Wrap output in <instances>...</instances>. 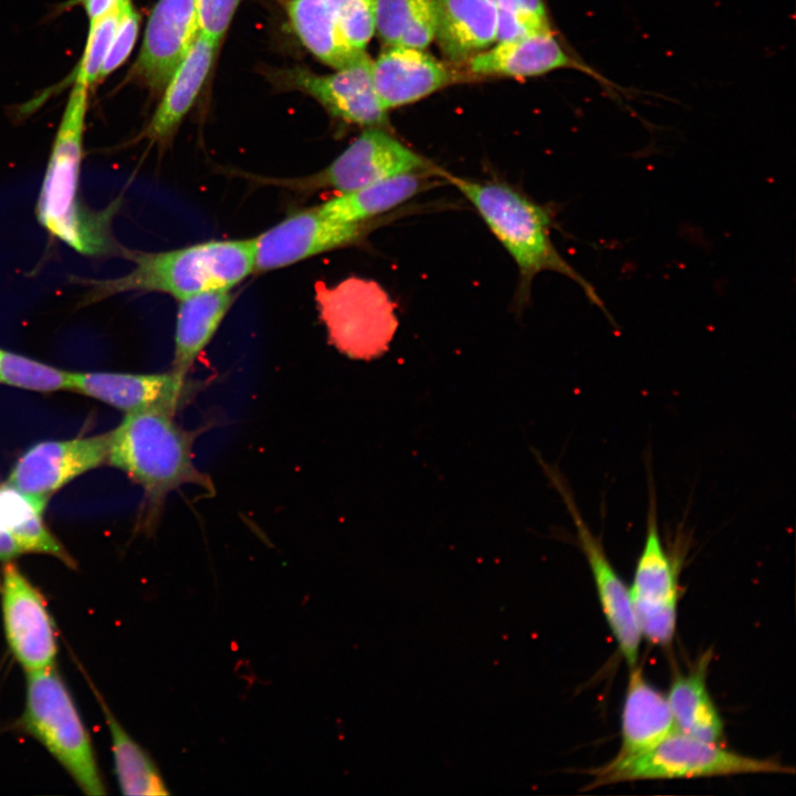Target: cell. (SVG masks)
<instances>
[{
  "instance_id": "6da1fadb",
  "label": "cell",
  "mask_w": 796,
  "mask_h": 796,
  "mask_svg": "<svg viewBox=\"0 0 796 796\" xmlns=\"http://www.w3.org/2000/svg\"><path fill=\"white\" fill-rule=\"evenodd\" d=\"M200 432L182 428L175 415L160 409L125 412L111 431L106 463L125 472L144 491L142 531L157 525L168 494L180 486L197 485L213 494L210 476L193 462Z\"/></svg>"
},
{
  "instance_id": "7a4b0ae2",
  "label": "cell",
  "mask_w": 796,
  "mask_h": 796,
  "mask_svg": "<svg viewBox=\"0 0 796 796\" xmlns=\"http://www.w3.org/2000/svg\"><path fill=\"white\" fill-rule=\"evenodd\" d=\"M134 269L126 275L92 280L72 277L88 290L81 305L126 292H157L177 301L193 294L232 289L254 273V239L208 240L160 252L124 249Z\"/></svg>"
},
{
  "instance_id": "3957f363",
  "label": "cell",
  "mask_w": 796,
  "mask_h": 796,
  "mask_svg": "<svg viewBox=\"0 0 796 796\" xmlns=\"http://www.w3.org/2000/svg\"><path fill=\"white\" fill-rule=\"evenodd\" d=\"M439 177L453 186L476 210L486 227L513 259L520 274V298L542 272H557L582 287L589 301L607 313L594 286L558 252L551 238L549 209L500 181H481L442 169Z\"/></svg>"
},
{
  "instance_id": "277c9868",
  "label": "cell",
  "mask_w": 796,
  "mask_h": 796,
  "mask_svg": "<svg viewBox=\"0 0 796 796\" xmlns=\"http://www.w3.org/2000/svg\"><path fill=\"white\" fill-rule=\"evenodd\" d=\"M88 86L74 84L56 132L40 191L36 217L55 238L80 253L96 255L114 250L109 222L118 201L102 212L87 213L77 199Z\"/></svg>"
},
{
  "instance_id": "5b68a950",
  "label": "cell",
  "mask_w": 796,
  "mask_h": 796,
  "mask_svg": "<svg viewBox=\"0 0 796 796\" xmlns=\"http://www.w3.org/2000/svg\"><path fill=\"white\" fill-rule=\"evenodd\" d=\"M19 726L38 740L87 795H105L87 732L54 664L27 675L25 708Z\"/></svg>"
},
{
  "instance_id": "8992f818",
  "label": "cell",
  "mask_w": 796,
  "mask_h": 796,
  "mask_svg": "<svg viewBox=\"0 0 796 796\" xmlns=\"http://www.w3.org/2000/svg\"><path fill=\"white\" fill-rule=\"evenodd\" d=\"M793 767L760 760L674 731L633 756L615 757L590 771L589 789L627 781L693 778L737 774H788Z\"/></svg>"
},
{
  "instance_id": "52a82bcc",
  "label": "cell",
  "mask_w": 796,
  "mask_h": 796,
  "mask_svg": "<svg viewBox=\"0 0 796 796\" xmlns=\"http://www.w3.org/2000/svg\"><path fill=\"white\" fill-rule=\"evenodd\" d=\"M441 170V167L399 142L384 128L371 127L365 128L334 160L314 174L292 178H250L255 182L300 193L333 190L338 195L396 175L430 172L439 177Z\"/></svg>"
},
{
  "instance_id": "ba28073f",
  "label": "cell",
  "mask_w": 796,
  "mask_h": 796,
  "mask_svg": "<svg viewBox=\"0 0 796 796\" xmlns=\"http://www.w3.org/2000/svg\"><path fill=\"white\" fill-rule=\"evenodd\" d=\"M387 219L344 222L316 207L291 213L254 239V272H269L362 242Z\"/></svg>"
},
{
  "instance_id": "9c48e42d",
  "label": "cell",
  "mask_w": 796,
  "mask_h": 796,
  "mask_svg": "<svg viewBox=\"0 0 796 796\" xmlns=\"http://www.w3.org/2000/svg\"><path fill=\"white\" fill-rule=\"evenodd\" d=\"M658 522L656 496L650 492L646 537L630 597L641 636L654 645L668 646L677 624L679 565L663 544Z\"/></svg>"
},
{
  "instance_id": "30bf717a",
  "label": "cell",
  "mask_w": 796,
  "mask_h": 796,
  "mask_svg": "<svg viewBox=\"0 0 796 796\" xmlns=\"http://www.w3.org/2000/svg\"><path fill=\"white\" fill-rule=\"evenodd\" d=\"M534 453L569 512L576 527L578 545L591 570L608 626L621 654L629 666L633 668L638 659L642 636L631 603L630 589L611 565L601 540L591 532L583 519L564 475L556 467L545 462L536 451Z\"/></svg>"
},
{
  "instance_id": "8fae6325",
  "label": "cell",
  "mask_w": 796,
  "mask_h": 796,
  "mask_svg": "<svg viewBox=\"0 0 796 796\" xmlns=\"http://www.w3.org/2000/svg\"><path fill=\"white\" fill-rule=\"evenodd\" d=\"M373 61L364 53L350 65L321 75L302 66L273 73L282 88L303 92L315 98L329 115L365 128H388L387 111L380 104L373 81Z\"/></svg>"
},
{
  "instance_id": "7c38bea8",
  "label": "cell",
  "mask_w": 796,
  "mask_h": 796,
  "mask_svg": "<svg viewBox=\"0 0 796 796\" xmlns=\"http://www.w3.org/2000/svg\"><path fill=\"white\" fill-rule=\"evenodd\" d=\"M1 608L6 638L17 661L27 672L54 664L56 629L40 591L13 563H4Z\"/></svg>"
},
{
  "instance_id": "4fadbf2b",
  "label": "cell",
  "mask_w": 796,
  "mask_h": 796,
  "mask_svg": "<svg viewBox=\"0 0 796 796\" xmlns=\"http://www.w3.org/2000/svg\"><path fill=\"white\" fill-rule=\"evenodd\" d=\"M206 387L202 380L172 370L157 374L69 371V390L101 400L124 412L160 409L175 415Z\"/></svg>"
},
{
  "instance_id": "5bb4252c",
  "label": "cell",
  "mask_w": 796,
  "mask_h": 796,
  "mask_svg": "<svg viewBox=\"0 0 796 796\" xmlns=\"http://www.w3.org/2000/svg\"><path fill=\"white\" fill-rule=\"evenodd\" d=\"M200 32L196 0H159L126 80L163 93Z\"/></svg>"
},
{
  "instance_id": "9a60e30c",
  "label": "cell",
  "mask_w": 796,
  "mask_h": 796,
  "mask_svg": "<svg viewBox=\"0 0 796 796\" xmlns=\"http://www.w3.org/2000/svg\"><path fill=\"white\" fill-rule=\"evenodd\" d=\"M111 432L61 441H42L15 462L6 483L48 503L76 476L107 462Z\"/></svg>"
},
{
  "instance_id": "2e32d148",
  "label": "cell",
  "mask_w": 796,
  "mask_h": 796,
  "mask_svg": "<svg viewBox=\"0 0 796 796\" xmlns=\"http://www.w3.org/2000/svg\"><path fill=\"white\" fill-rule=\"evenodd\" d=\"M559 69L583 72L611 94L622 91L594 67L568 53L553 30L498 42L492 49L470 59L471 72L480 75L524 77L542 75Z\"/></svg>"
},
{
  "instance_id": "e0dca14e",
  "label": "cell",
  "mask_w": 796,
  "mask_h": 796,
  "mask_svg": "<svg viewBox=\"0 0 796 796\" xmlns=\"http://www.w3.org/2000/svg\"><path fill=\"white\" fill-rule=\"evenodd\" d=\"M371 72L386 111L423 98L450 81L448 70L434 56L406 46H387L373 61Z\"/></svg>"
},
{
  "instance_id": "ac0fdd59",
  "label": "cell",
  "mask_w": 796,
  "mask_h": 796,
  "mask_svg": "<svg viewBox=\"0 0 796 796\" xmlns=\"http://www.w3.org/2000/svg\"><path fill=\"white\" fill-rule=\"evenodd\" d=\"M218 44L199 32L163 91L159 105L142 134L143 138L163 144L174 136L209 74Z\"/></svg>"
},
{
  "instance_id": "d6986e66",
  "label": "cell",
  "mask_w": 796,
  "mask_h": 796,
  "mask_svg": "<svg viewBox=\"0 0 796 796\" xmlns=\"http://www.w3.org/2000/svg\"><path fill=\"white\" fill-rule=\"evenodd\" d=\"M677 731L667 700L633 669L629 675L621 713V746L616 757L642 753Z\"/></svg>"
},
{
  "instance_id": "ffe728a7",
  "label": "cell",
  "mask_w": 796,
  "mask_h": 796,
  "mask_svg": "<svg viewBox=\"0 0 796 796\" xmlns=\"http://www.w3.org/2000/svg\"><path fill=\"white\" fill-rule=\"evenodd\" d=\"M498 14L489 0H437L434 38L452 61L471 59L496 41Z\"/></svg>"
},
{
  "instance_id": "44dd1931",
  "label": "cell",
  "mask_w": 796,
  "mask_h": 796,
  "mask_svg": "<svg viewBox=\"0 0 796 796\" xmlns=\"http://www.w3.org/2000/svg\"><path fill=\"white\" fill-rule=\"evenodd\" d=\"M437 179L440 178L430 172L396 175L350 192L338 193L315 207L321 213L338 221L365 222L409 201L434 186Z\"/></svg>"
},
{
  "instance_id": "7402d4cb",
  "label": "cell",
  "mask_w": 796,
  "mask_h": 796,
  "mask_svg": "<svg viewBox=\"0 0 796 796\" xmlns=\"http://www.w3.org/2000/svg\"><path fill=\"white\" fill-rule=\"evenodd\" d=\"M232 289L200 292L178 301L171 370L188 376L234 302Z\"/></svg>"
},
{
  "instance_id": "603a6c76",
  "label": "cell",
  "mask_w": 796,
  "mask_h": 796,
  "mask_svg": "<svg viewBox=\"0 0 796 796\" xmlns=\"http://www.w3.org/2000/svg\"><path fill=\"white\" fill-rule=\"evenodd\" d=\"M283 6L296 36L324 64L339 70L365 53L344 38L331 0H284Z\"/></svg>"
},
{
  "instance_id": "cb8c5ba5",
  "label": "cell",
  "mask_w": 796,
  "mask_h": 796,
  "mask_svg": "<svg viewBox=\"0 0 796 796\" xmlns=\"http://www.w3.org/2000/svg\"><path fill=\"white\" fill-rule=\"evenodd\" d=\"M710 654H704L696 667L678 675L667 700L677 731L698 740L721 745L724 723L706 687Z\"/></svg>"
},
{
  "instance_id": "d4e9b609",
  "label": "cell",
  "mask_w": 796,
  "mask_h": 796,
  "mask_svg": "<svg viewBox=\"0 0 796 796\" xmlns=\"http://www.w3.org/2000/svg\"><path fill=\"white\" fill-rule=\"evenodd\" d=\"M45 502L33 500L8 483L0 485V523L21 553H42L74 568L75 562L43 522Z\"/></svg>"
},
{
  "instance_id": "484cf974",
  "label": "cell",
  "mask_w": 796,
  "mask_h": 796,
  "mask_svg": "<svg viewBox=\"0 0 796 796\" xmlns=\"http://www.w3.org/2000/svg\"><path fill=\"white\" fill-rule=\"evenodd\" d=\"M108 726L115 773L125 795H167L169 790L150 755L135 742L92 685Z\"/></svg>"
},
{
  "instance_id": "4316f807",
  "label": "cell",
  "mask_w": 796,
  "mask_h": 796,
  "mask_svg": "<svg viewBox=\"0 0 796 796\" xmlns=\"http://www.w3.org/2000/svg\"><path fill=\"white\" fill-rule=\"evenodd\" d=\"M436 23L437 0H377L375 31L386 46L425 50Z\"/></svg>"
},
{
  "instance_id": "83f0119b",
  "label": "cell",
  "mask_w": 796,
  "mask_h": 796,
  "mask_svg": "<svg viewBox=\"0 0 796 796\" xmlns=\"http://www.w3.org/2000/svg\"><path fill=\"white\" fill-rule=\"evenodd\" d=\"M0 384L40 392L69 390V371L0 348Z\"/></svg>"
},
{
  "instance_id": "f1b7e54d",
  "label": "cell",
  "mask_w": 796,
  "mask_h": 796,
  "mask_svg": "<svg viewBox=\"0 0 796 796\" xmlns=\"http://www.w3.org/2000/svg\"><path fill=\"white\" fill-rule=\"evenodd\" d=\"M498 14L496 42L552 31L544 0H489Z\"/></svg>"
},
{
  "instance_id": "f546056e",
  "label": "cell",
  "mask_w": 796,
  "mask_h": 796,
  "mask_svg": "<svg viewBox=\"0 0 796 796\" xmlns=\"http://www.w3.org/2000/svg\"><path fill=\"white\" fill-rule=\"evenodd\" d=\"M124 0L106 14L91 20L87 39L81 56L76 76L88 87L98 81L100 72L116 30Z\"/></svg>"
},
{
  "instance_id": "4dcf8cb0",
  "label": "cell",
  "mask_w": 796,
  "mask_h": 796,
  "mask_svg": "<svg viewBox=\"0 0 796 796\" xmlns=\"http://www.w3.org/2000/svg\"><path fill=\"white\" fill-rule=\"evenodd\" d=\"M331 3L348 44L365 51L375 33L377 0H331Z\"/></svg>"
},
{
  "instance_id": "1f68e13d",
  "label": "cell",
  "mask_w": 796,
  "mask_h": 796,
  "mask_svg": "<svg viewBox=\"0 0 796 796\" xmlns=\"http://www.w3.org/2000/svg\"><path fill=\"white\" fill-rule=\"evenodd\" d=\"M139 24L140 15L132 0H124L119 20L104 59L98 81L107 77L127 60L137 40Z\"/></svg>"
},
{
  "instance_id": "d6a6232c",
  "label": "cell",
  "mask_w": 796,
  "mask_h": 796,
  "mask_svg": "<svg viewBox=\"0 0 796 796\" xmlns=\"http://www.w3.org/2000/svg\"><path fill=\"white\" fill-rule=\"evenodd\" d=\"M200 31L216 42L224 36L240 0H196Z\"/></svg>"
},
{
  "instance_id": "836d02e7",
  "label": "cell",
  "mask_w": 796,
  "mask_h": 796,
  "mask_svg": "<svg viewBox=\"0 0 796 796\" xmlns=\"http://www.w3.org/2000/svg\"><path fill=\"white\" fill-rule=\"evenodd\" d=\"M119 2L121 0H72L70 3L81 6L91 21L106 14Z\"/></svg>"
},
{
  "instance_id": "e575fe53",
  "label": "cell",
  "mask_w": 796,
  "mask_h": 796,
  "mask_svg": "<svg viewBox=\"0 0 796 796\" xmlns=\"http://www.w3.org/2000/svg\"><path fill=\"white\" fill-rule=\"evenodd\" d=\"M21 554L11 534L0 523V561L3 563L12 562V559Z\"/></svg>"
}]
</instances>
